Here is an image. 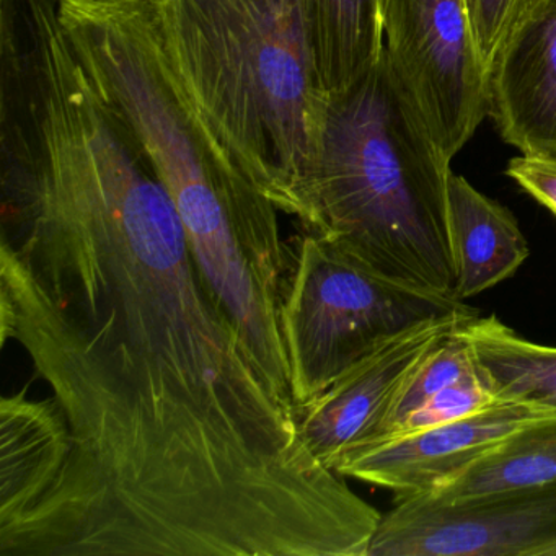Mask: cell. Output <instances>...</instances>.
Returning <instances> with one entry per match:
<instances>
[{"instance_id": "1", "label": "cell", "mask_w": 556, "mask_h": 556, "mask_svg": "<svg viewBox=\"0 0 556 556\" xmlns=\"http://www.w3.org/2000/svg\"><path fill=\"white\" fill-rule=\"evenodd\" d=\"M0 191L2 346L64 422L0 556L350 555L374 507L302 441L122 116H38L2 148Z\"/></svg>"}, {"instance_id": "2", "label": "cell", "mask_w": 556, "mask_h": 556, "mask_svg": "<svg viewBox=\"0 0 556 556\" xmlns=\"http://www.w3.org/2000/svg\"><path fill=\"white\" fill-rule=\"evenodd\" d=\"M60 17L97 89L151 159L207 288L268 382L288 392L279 305L289 242L278 207L194 109L149 0H60Z\"/></svg>"}, {"instance_id": "3", "label": "cell", "mask_w": 556, "mask_h": 556, "mask_svg": "<svg viewBox=\"0 0 556 556\" xmlns=\"http://www.w3.org/2000/svg\"><path fill=\"white\" fill-rule=\"evenodd\" d=\"M451 174L383 50L366 76L327 97L320 151L294 217L302 232L380 275L454 298Z\"/></svg>"}, {"instance_id": "4", "label": "cell", "mask_w": 556, "mask_h": 556, "mask_svg": "<svg viewBox=\"0 0 556 556\" xmlns=\"http://www.w3.org/2000/svg\"><path fill=\"white\" fill-rule=\"evenodd\" d=\"M172 70L247 177L294 216L327 97L298 0H149Z\"/></svg>"}, {"instance_id": "5", "label": "cell", "mask_w": 556, "mask_h": 556, "mask_svg": "<svg viewBox=\"0 0 556 556\" xmlns=\"http://www.w3.org/2000/svg\"><path fill=\"white\" fill-rule=\"evenodd\" d=\"M477 308L393 281L312 233L289 240L279 327L295 408L317 399L344 370L395 334Z\"/></svg>"}, {"instance_id": "6", "label": "cell", "mask_w": 556, "mask_h": 556, "mask_svg": "<svg viewBox=\"0 0 556 556\" xmlns=\"http://www.w3.org/2000/svg\"><path fill=\"white\" fill-rule=\"evenodd\" d=\"M386 53L448 161L488 116V67L465 0H383Z\"/></svg>"}, {"instance_id": "7", "label": "cell", "mask_w": 556, "mask_h": 556, "mask_svg": "<svg viewBox=\"0 0 556 556\" xmlns=\"http://www.w3.org/2000/svg\"><path fill=\"white\" fill-rule=\"evenodd\" d=\"M555 556L556 483L458 503L395 500L367 556Z\"/></svg>"}, {"instance_id": "8", "label": "cell", "mask_w": 556, "mask_h": 556, "mask_svg": "<svg viewBox=\"0 0 556 556\" xmlns=\"http://www.w3.org/2000/svg\"><path fill=\"white\" fill-rule=\"evenodd\" d=\"M475 314H454L421 321L374 348L344 370L324 393L298 409L299 432L308 451L334 465L372 435L403 380L464 321Z\"/></svg>"}, {"instance_id": "9", "label": "cell", "mask_w": 556, "mask_h": 556, "mask_svg": "<svg viewBox=\"0 0 556 556\" xmlns=\"http://www.w3.org/2000/svg\"><path fill=\"white\" fill-rule=\"evenodd\" d=\"M555 413L532 403L500 399L464 418L351 452L334 465V471L387 488L395 500L431 493L510 432Z\"/></svg>"}, {"instance_id": "10", "label": "cell", "mask_w": 556, "mask_h": 556, "mask_svg": "<svg viewBox=\"0 0 556 556\" xmlns=\"http://www.w3.org/2000/svg\"><path fill=\"white\" fill-rule=\"evenodd\" d=\"M488 116L520 155L556 159V0H527L494 53Z\"/></svg>"}, {"instance_id": "11", "label": "cell", "mask_w": 556, "mask_h": 556, "mask_svg": "<svg viewBox=\"0 0 556 556\" xmlns=\"http://www.w3.org/2000/svg\"><path fill=\"white\" fill-rule=\"evenodd\" d=\"M448 216L457 262V301L506 281L529 258V243L514 214L460 175L448 178Z\"/></svg>"}, {"instance_id": "12", "label": "cell", "mask_w": 556, "mask_h": 556, "mask_svg": "<svg viewBox=\"0 0 556 556\" xmlns=\"http://www.w3.org/2000/svg\"><path fill=\"white\" fill-rule=\"evenodd\" d=\"M312 63L325 97L338 96L382 58L383 0H298Z\"/></svg>"}, {"instance_id": "13", "label": "cell", "mask_w": 556, "mask_h": 556, "mask_svg": "<svg viewBox=\"0 0 556 556\" xmlns=\"http://www.w3.org/2000/svg\"><path fill=\"white\" fill-rule=\"evenodd\" d=\"M549 483H556V413L510 432L460 473L422 496L458 503Z\"/></svg>"}, {"instance_id": "14", "label": "cell", "mask_w": 556, "mask_h": 556, "mask_svg": "<svg viewBox=\"0 0 556 556\" xmlns=\"http://www.w3.org/2000/svg\"><path fill=\"white\" fill-rule=\"evenodd\" d=\"M501 400H519L556 412V346L533 343L500 318H471L460 327Z\"/></svg>"}, {"instance_id": "15", "label": "cell", "mask_w": 556, "mask_h": 556, "mask_svg": "<svg viewBox=\"0 0 556 556\" xmlns=\"http://www.w3.org/2000/svg\"><path fill=\"white\" fill-rule=\"evenodd\" d=\"M460 327L442 340L403 380L380 418L379 425L374 429L372 435L357 448L366 447L389 435L413 413L418 412L429 400L434 399L441 390L457 382L465 374L478 366L473 350L467 338L462 334Z\"/></svg>"}, {"instance_id": "16", "label": "cell", "mask_w": 556, "mask_h": 556, "mask_svg": "<svg viewBox=\"0 0 556 556\" xmlns=\"http://www.w3.org/2000/svg\"><path fill=\"white\" fill-rule=\"evenodd\" d=\"M496 400L500 399H496V395H494L490 380L486 379L483 369L478 364L473 370L465 374L462 379H458L452 386L445 387L434 399L429 400L422 408H419L418 412L413 413L409 418H406L399 428L393 429L389 435L377 442L403 438V435L422 431V429L431 428V426L464 418V416L471 415V413L478 412V409L486 408Z\"/></svg>"}, {"instance_id": "17", "label": "cell", "mask_w": 556, "mask_h": 556, "mask_svg": "<svg viewBox=\"0 0 556 556\" xmlns=\"http://www.w3.org/2000/svg\"><path fill=\"white\" fill-rule=\"evenodd\" d=\"M527 0H465L478 50L486 67L519 18Z\"/></svg>"}, {"instance_id": "18", "label": "cell", "mask_w": 556, "mask_h": 556, "mask_svg": "<svg viewBox=\"0 0 556 556\" xmlns=\"http://www.w3.org/2000/svg\"><path fill=\"white\" fill-rule=\"evenodd\" d=\"M506 175L556 216V159L519 155L509 162Z\"/></svg>"}]
</instances>
